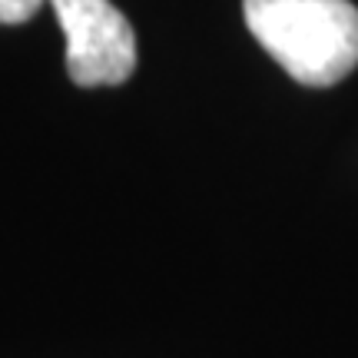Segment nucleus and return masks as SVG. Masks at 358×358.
Instances as JSON below:
<instances>
[{"instance_id": "obj_2", "label": "nucleus", "mask_w": 358, "mask_h": 358, "mask_svg": "<svg viewBox=\"0 0 358 358\" xmlns=\"http://www.w3.org/2000/svg\"><path fill=\"white\" fill-rule=\"evenodd\" d=\"M66 37V73L77 87H116L136 70L133 27L110 0H50Z\"/></svg>"}, {"instance_id": "obj_1", "label": "nucleus", "mask_w": 358, "mask_h": 358, "mask_svg": "<svg viewBox=\"0 0 358 358\" xmlns=\"http://www.w3.org/2000/svg\"><path fill=\"white\" fill-rule=\"evenodd\" d=\"M245 27L302 87H335L358 66L352 0H243Z\"/></svg>"}, {"instance_id": "obj_3", "label": "nucleus", "mask_w": 358, "mask_h": 358, "mask_svg": "<svg viewBox=\"0 0 358 358\" xmlns=\"http://www.w3.org/2000/svg\"><path fill=\"white\" fill-rule=\"evenodd\" d=\"M43 0H0V24H24L40 10Z\"/></svg>"}]
</instances>
